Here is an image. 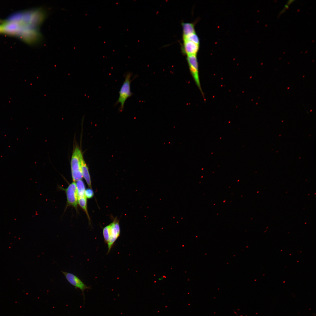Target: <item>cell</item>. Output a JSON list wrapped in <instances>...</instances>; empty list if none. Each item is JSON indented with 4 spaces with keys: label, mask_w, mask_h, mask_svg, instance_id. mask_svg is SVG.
I'll return each instance as SVG.
<instances>
[{
    "label": "cell",
    "mask_w": 316,
    "mask_h": 316,
    "mask_svg": "<svg viewBox=\"0 0 316 316\" xmlns=\"http://www.w3.org/2000/svg\"><path fill=\"white\" fill-rule=\"evenodd\" d=\"M183 37L195 33L194 24L188 23H183Z\"/></svg>",
    "instance_id": "10"
},
{
    "label": "cell",
    "mask_w": 316,
    "mask_h": 316,
    "mask_svg": "<svg viewBox=\"0 0 316 316\" xmlns=\"http://www.w3.org/2000/svg\"><path fill=\"white\" fill-rule=\"evenodd\" d=\"M87 198L85 197L78 198V204L86 213L89 220L90 221L87 209Z\"/></svg>",
    "instance_id": "12"
},
{
    "label": "cell",
    "mask_w": 316,
    "mask_h": 316,
    "mask_svg": "<svg viewBox=\"0 0 316 316\" xmlns=\"http://www.w3.org/2000/svg\"><path fill=\"white\" fill-rule=\"evenodd\" d=\"M132 75V73L129 71L127 72L124 75L125 80L119 91V97L114 104V106H115L118 104H120V106L118 109L120 111H122L123 110L125 102L133 95L130 90V84L134 79V78L132 79H131Z\"/></svg>",
    "instance_id": "1"
},
{
    "label": "cell",
    "mask_w": 316,
    "mask_h": 316,
    "mask_svg": "<svg viewBox=\"0 0 316 316\" xmlns=\"http://www.w3.org/2000/svg\"><path fill=\"white\" fill-rule=\"evenodd\" d=\"M110 225L104 227L103 230V233L104 241L107 244L109 239Z\"/></svg>",
    "instance_id": "14"
},
{
    "label": "cell",
    "mask_w": 316,
    "mask_h": 316,
    "mask_svg": "<svg viewBox=\"0 0 316 316\" xmlns=\"http://www.w3.org/2000/svg\"><path fill=\"white\" fill-rule=\"evenodd\" d=\"M21 26L19 23L7 22L0 26V32L9 34L16 35L19 33Z\"/></svg>",
    "instance_id": "7"
},
{
    "label": "cell",
    "mask_w": 316,
    "mask_h": 316,
    "mask_svg": "<svg viewBox=\"0 0 316 316\" xmlns=\"http://www.w3.org/2000/svg\"><path fill=\"white\" fill-rule=\"evenodd\" d=\"M187 59L190 73L197 86L203 94L200 83L198 64L196 55H187Z\"/></svg>",
    "instance_id": "2"
},
{
    "label": "cell",
    "mask_w": 316,
    "mask_h": 316,
    "mask_svg": "<svg viewBox=\"0 0 316 316\" xmlns=\"http://www.w3.org/2000/svg\"><path fill=\"white\" fill-rule=\"evenodd\" d=\"M75 183L78 198L85 197V186L83 181L82 179L76 181Z\"/></svg>",
    "instance_id": "11"
},
{
    "label": "cell",
    "mask_w": 316,
    "mask_h": 316,
    "mask_svg": "<svg viewBox=\"0 0 316 316\" xmlns=\"http://www.w3.org/2000/svg\"><path fill=\"white\" fill-rule=\"evenodd\" d=\"M82 154L78 146L74 148L71 162V174L82 172L80 159V156Z\"/></svg>",
    "instance_id": "5"
},
{
    "label": "cell",
    "mask_w": 316,
    "mask_h": 316,
    "mask_svg": "<svg viewBox=\"0 0 316 316\" xmlns=\"http://www.w3.org/2000/svg\"><path fill=\"white\" fill-rule=\"evenodd\" d=\"M164 279V277L163 276H161L158 278V279L159 281H161L162 280Z\"/></svg>",
    "instance_id": "17"
},
{
    "label": "cell",
    "mask_w": 316,
    "mask_h": 316,
    "mask_svg": "<svg viewBox=\"0 0 316 316\" xmlns=\"http://www.w3.org/2000/svg\"><path fill=\"white\" fill-rule=\"evenodd\" d=\"M60 188L66 192L67 198L66 207L69 206H71L77 210L78 197L75 182L73 181L66 188Z\"/></svg>",
    "instance_id": "3"
},
{
    "label": "cell",
    "mask_w": 316,
    "mask_h": 316,
    "mask_svg": "<svg viewBox=\"0 0 316 316\" xmlns=\"http://www.w3.org/2000/svg\"><path fill=\"white\" fill-rule=\"evenodd\" d=\"M67 281L75 288L80 289L83 293L84 291L89 287L87 286L77 276L73 274L61 271Z\"/></svg>",
    "instance_id": "6"
},
{
    "label": "cell",
    "mask_w": 316,
    "mask_h": 316,
    "mask_svg": "<svg viewBox=\"0 0 316 316\" xmlns=\"http://www.w3.org/2000/svg\"><path fill=\"white\" fill-rule=\"evenodd\" d=\"M110 225L109 237L108 245V253L110 251L114 242L119 237L120 233L118 221L115 219Z\"/></svg>",
    "instance_id": "4"
},
{
    "label": "cell",
    "mask_w": 316,
    "mask_h": 316,
    "mask_svg": "<svg viewBox=\"0 0 316 316\" xmlns=\"http://www.w3.org/2000/svg\"><path fill=\"white\" fill-rule=\"evenodd\" d=\"M199 49V45L192 42L183 40V50L187 55H196Z\"/></svg>",
    "instance_id": "8"
},
{
    "label": "cell",
    "mask_w": 316,
    "mask_h": 316,
    "mask_svg": "<svg viewBox=\"0 0 316 316\" xmlns=\"http://www.w3.org/2000/svg\"><path fill=\"white\" fill-rule=\"evenodd\" d=\"M80 159L81 169L83 177L84 178L89 188H92L91 180L88 168L84 159L82 154L80 156Z\"/></svg>",
    "instance_id": "9"
},
{
    "label": "cell",
    "mask_w": 316,
    "mask_h": 316,
    "mask_svg": "<svg viewBox=\"0 0 316 316\" xmlns=\"http://www.w3.org/2000/svg\"><path fill=\"white\" fill-rule=\"evenodd\" d=\"M183 40H187L192 42L199 45L200 41L199 37L195 33L192 34L184 37H183Z\"/></svg>",
    "instance_id": "13"
},
{
    "label": "cell",
    "mask_w": 316,
    "mask_h": 316,
    "mask_svg": "<svg viewBox=\"0 0 316 316\" xmlns=\"http://www.w3.org/2000/svg\"><path fill=\"white\" fill-rule=\"evenodd\" d=\"M85 195L87 198L90 199L92 197L94 196V193L92 188H89L86 189Z\"/></svg>",
    "instance_id": "15"
},
{
    "label": "cell",
    "mask_w": 316,
    "mask_h": 316,
    "mask_svg": "<svg viewBox=\"0 0 316 316\" xmlns=\"http://www.w3.org/2000/svg\"></svg>",
    "instance_id": "18"
},
{
    "label": "cell",
    "mask_w": 316,
    "mask_h": 316,
    "mask_svg": "<svg viewBox=\"0 0 316 316\" xmlns=\"http://www.w3.org/2000/svg\"><path fill=\"white\" fill-rule=\"evenodd\" d=\"M289 5L290 4L287 2L286 4L284 5V7L283 9H282L279 12V15H280L284 12L288 8Z\"/></svg>",
    "instance_id": "16"
}]
</instances>
